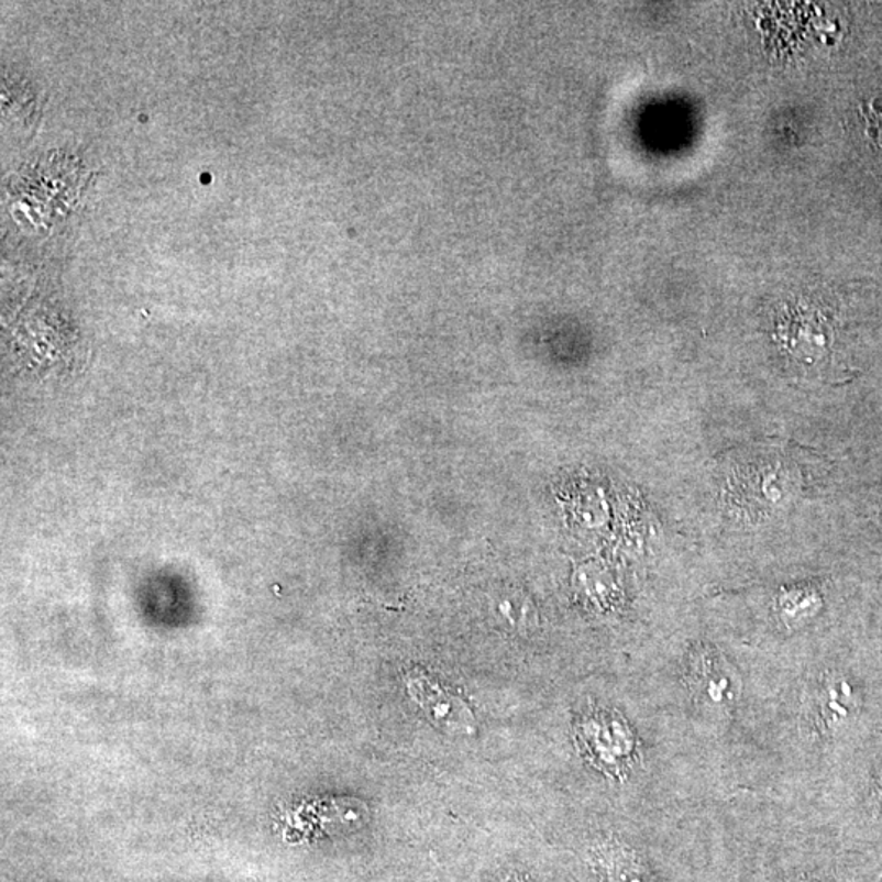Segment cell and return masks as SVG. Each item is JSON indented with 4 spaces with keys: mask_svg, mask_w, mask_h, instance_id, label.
I'll list each match as a JSON object with an SVG mask.
<instances>
[{
    "mask_svg": "<svg viewBox=\"0 0 882 882\" xmlns=\"http://www.w3.org/2000/svg\"><path fill=\"white\" fill-rule=\"evenodd\" d=\"M406 685L412 702L437 729L456 737L474 734L476 719L470 706L433 676L412 672L407 675Z\"/></svg>",
    "mask_w": 882,
    "mask_h": 882,
    "instance_id": "1",
    "label": "cell"
},
{
    "mask_svg": "<svg viewBox=\"0 0 882 882\" xmlns=\"http://www.w3.org/2000/svg\"><path fill=\"white\" fill-rule=\"evenodd\" d=\"M860 708V698L857 690L853 688L847 679L831 676L824 680L814 696V709L817 719L826 730H837L838 727L847 726L851 717L857 715Z\"/></svg>",
    "mask_w": 882,
    "mask_h": 882,
    "instance_id": "3",
    "label": "cell"
},
{
    "mask_svg": "<svg viewBox=\"0 0 882 882\" xmlns=\"http://www.w3.org/2000/svg\"><path fill=\"white\" fill-rule=\"evenodd\" d=\"M609 880L611 882H652L648 870L636 858L628 857V855L626 857L622 855L613 861Z\"/></svg>",
    "mask_w": 882,
    "mask_h": 882,
    "instance_id": "4",
    "label": "cell"
},
{
    "mask_svg": "<svg viewBox=\"0 0 882 882\" xmlns=\"http://www.w3.org/2000/svg\"><path fill=\"white\" fill-rule=\"evenodd\" d=\"M737 676L719 655L705 654L692 673V688L705 705L729 708L737 696Z\"/></svg>",
    "mask_w": 882,
    "mask_h": 882,
    "instance_id": "2",
    "label": "cell"
},
{
    "mask_svg": "<svg viewBox=\"0 0 882 882\" xmlns=\"http://www.w3.org/2000/svg\"><path fill=\"white\" fill-rule=\"evenodd\" d=\"M880 790H881V793H882V770H881V774H880Z\"/></svg>",
    "mask_w": 882,
    "mask_h": 882,
    "instance_id": "5",
    "label": "cell"
}]
</instances>
